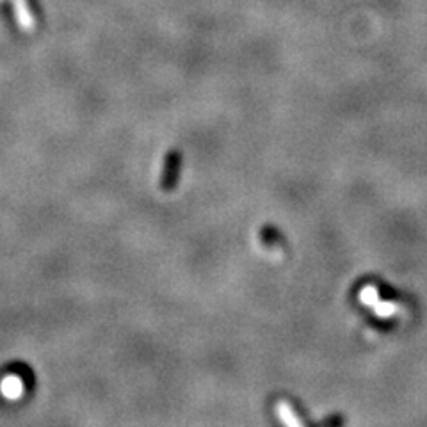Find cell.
Returning a JSON list of instances; mask_svg holds the SVG:
<instances>
[{"label": "cell", "mask_w": 427, "mask_h": 427, "mask_svg": "<svg viewBox=\"0 0 427 427\" xmlns=\"http://www.w3.org/2000/svg\"><path fill=\"white\" fill-rule=\"evenodd\" d=\"M374 312H376L378 317H381V319H390V317L399 315L401 306H399L397 303H392V301H379V303L374 306Z\"/></svg>", "instance_id": "cell-3"}, {"label": "cell", "mask_w": 427, "mask_h": 427, "mask_svg": "<svg viewBox=\"0 0 427 427\" xmlns=\"http://www.w3.org/2000/svg\"><path fill=\"white\" fill-rule=\"evenodd\" d=\"M178 171H180V153L169 152L166 155L164 171H162V177H160V189L166 191V193H171L178 182Z\"/></svg>", "instance_id": "cell-1"}, {"label": "cell", "mask_w": 427, "mask_h": 427, "mask_svg": "<svg viewBox=\"0 0 427 427\" xmlns=\"http://www.w3.org/2000/svg\"><path fill=\"white\" fill-rule=\"evenodd\" d=\"M276 410V415H278L279 422L285 424V426H292V427H301L304 426L303 420L297 417L296 410L290 406V403L288 401H285V399H281V401H278L274 406Z\"/></svg>", "instance_id": "cell-2"}, {"label": "cell", "mask_w": 427, "mask_h": 427, "mask_svg": "<svg viewBox=\"0 0 427 427\" xmlns=\"http://www.w3.org/2000/svg\"><path fill=\"white\" fill-rule=\"evenodd\" d=\"M379 290L376 285H365V287L360 290V303L365 304V306H376L379 303Z\"/></svg>", "instance_id": "cell-4"}]
</instances>
